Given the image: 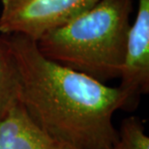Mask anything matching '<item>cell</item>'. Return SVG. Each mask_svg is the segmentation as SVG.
<instances>
[{
    "label": "cell",
    "mask_w": 149,
    "mask_h": 149,
    "mask_svg": "<svg viewBox=\"0 0 149 149\" xmlns=\"http://www.w3.org/2000/svg\"><path fill=\"white\" fill-rule=\"evenodd\" d=\"M6 36L19 73V102L29 118L79 149H111L117 139L113 115L129 111L126 94L47 58L31 39Z\"/></svg>",
    "instance_id": "cell-1"
},
{
    "label": "cell",
    "mask_w": 149,
    "mask_h": 149,
    "mask_svg": "<svg viewBox=\"0 0 149 149\" xmlns=\"http://www.w3.org/2000/svg\"><path fill=\"white\" fill-rule=\"evenodd\" d=\"M118 87L126 94L129 111L149 92V0H138V12L127 37L124 64Z\"/></svg>",
    "instance_id": "cell-4"
},
{
    "label": "cell",
    "mask_w": 149,
    "mask_h": 149,
    "mask_svg": "<svg viewBox=\"0 0 149 149\" xmlns=\"http://www.w3.org/2000/svg\"><path fill=\"white\" fill-rule=\"evenodd\" d=\"M111 149H149V136L141 119L130 116L122 120Z\"/></svg>",
    "instance_id": "cell-7"
},
{
    "label": "cell",
    "mask_w": 149,
    "mask_h": 149,
    "mask_svg": "<svg viewBox=\"0 0 149 149\" xmlns=\"http://www.w3.org/2000/svg\"><path fill=\"white\" fill-rule=\"evenodd\" d=\"M100 0H1L0 34H19L38 42Z\"/></svg>",
    "instance_id": "cell-3"
},
{
    "label": "cell",
    "mask_w": 149,
    "mask_h": 149,
    "mask_svg": "<svg viewBox=\"0 0 149 149\" xmlns=\"http://www.w3.org/2000/svg\"><path fill=\"white\" fill-rule=\"evenodd\" d=\"M134 0H100L36 42L44 56L106 83L124 64Z\"/></svg>",
    "instance_id": "cell-2"
},
{
    "label": "cell",
    "mask_w": 149,
    "mask_h": 149,
    "mask_svg": "<svg viewBox=\"0 0 149 149\" xmlns=\"http://www.w3.org/2000/svg\"><path fill=\"white\" fill-rule=\"evenodd\" d=\"M0 149H79L53 138L29 118L20 102L0 123Z\"/></svg>",
    "instance_id": "cell-5"
},
{
    "label": "cell",
    "mask_w": 149,
    "mask_h": 149,
    "mask_svg": "<svg viewBox=\"0 0 149 149\" xmlns=\"http://www.w3.org/2000/svg\"><path fill=\"white\" fill-rule=\"evenodd\" d=\"M19 103V73L6 35L0 34V123Z\"/></svg>",
    "instance_id": "cell-6"
}]
</instances>
